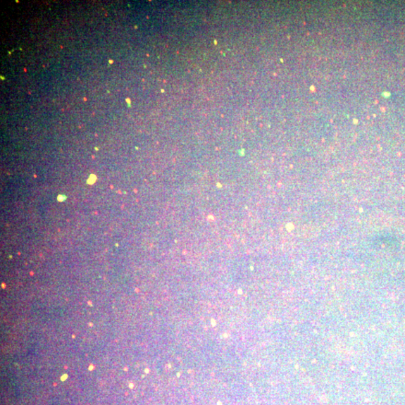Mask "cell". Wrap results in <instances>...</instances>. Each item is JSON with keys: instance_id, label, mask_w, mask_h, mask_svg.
<instances>
[{"instance_id": "cell-1", "label": "cell", "mask_w": 405, "mask_h": 405, "mask_svg": "<svg viewBox=\"0 0 405 405\" xmlns=\"http://www.w3.org/2000/svg\"><path fill=\"white\" fill-rule=\"evenodd\" d=\"M96 176L92 175L88 180V183L94 184L96 182Z\"/></svg>"}]
</instances>
